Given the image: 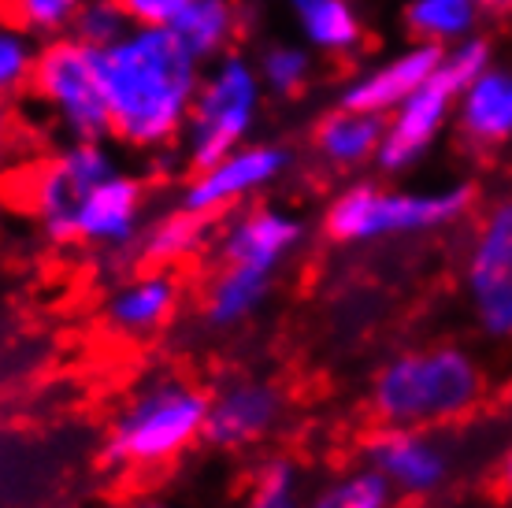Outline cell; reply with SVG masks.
Returning a JSON list of instances; mask_svg holds the SVG:
<instances>
[{
	"instance_id": "cell-16",
	"label": "cell",
	"mask_w": 512,
	"mask_h": 508,
	"mask_svg": "<svg viewBox=\"0 0 512 508\" xmlns=\"http://www.w3.org/2000/svg\"><path fill=\"white\" fill-rule=\"evenodd\" d=\"M453 130L468 149L490 153L512 141V67L494 64L457 93Z\"/></svg>"
},
{
	"instance_id": "cell-1",
	"label": "cell",
	"mask_w": 512,
	"mask_h": 508,
	"mask_svg": "<svg viewBox=\"0 0 512 508\" xmlns=\"http://www.w3.org/2000/svg\"><path fill=\"white\" fill-rule=\"evenodd\" d=\"M205 64L171 26H130L101 49V86L112 141L134 153H164L182 141Z\"/></svg>"
},
{
	"instance_id": "cell-11",
	"label": "cell",
	"mask_w": 512,
	"mask_h": 508,
	"mask_svg": "<svg viewBox=\"0 0 512 508\" xmlns=\"http://www.w3.org/2000/svg\"><path fill=\"white\" fill-rule=\"evenodd\" d=\"M372 464L401 497H427L453 475V449L431 427H379L364 445Z\"/></svg>"
},
{
	"instance_id": "cell-17",
	"label": "cell",
	"mask_w": 512,
	"mask_h": 508,
	"mask_svg": "<svg viewBox=\"0 0 512 508\" xmlns=\"http://www.w3.org/2000/svg\"><path fill=\"white\" fill-rule=\"evenodd\" d=\"M182 286L179 275H171L167 267H145L127 282H119L104 301V319L108 327L130 338L160 331L167 319L179 312Z\"/></svg>"
},
{
	"instance_id": "cell-18",
	"label": "cell",
	"mask_w": 512,
	"mask_h": 508,
	"mask_svg": "<svg viewBox=\"0 0 512 508\" xmlns=\"http://www.w3.org/2000/svg\"><path fill=\"white\" fill-rule=\"evenodd\" d=\"M297 41L323 60H353L364 49V15L357 0H282Z\"/></svg>"
},
{
	"instance_id": "cell-29",
	"label": "cell",
	"mask_w": 512,
	"mask_h": 508,
	"mask_svg": "<svg viewBox=\"0 0 512 508\" xmlns=\"http://www.w3.org/2000/svg\"><path fill=\"white\" fill-rule=\"evenodd\" d=\"M242 508H301V494H297V471L290 464H268L256 475L253 490L242 501Z\"/></svg>"
},
{
	"instance_id": "cell-35",
	"label": "cell",
	"mask_w": 512,
	"mask_h": 508,
	"mask_svg": "<svg viewBox=\"0 0 512 508\" xmlns=\"http://www.w3.org/2000/svg\"><path fill=\"white\" fill-rule=\"evenodd\" d=\"M0 15H4V0H0Z\"/></svg>"
},
{
	"instance_id": "cell-14",
	"label": "cell",
	"mask_w": 512,
	"mask_h": 508,
	"mask_svg": "<svg viewBox=\"0 0 512 508\" xmlns=\"http://www.w3.org/2000/svg\"><path fill=\"white\" fill-rule=\"evenodd\" d=\"M286 401L282 390L264 379H238L223 386L205 420V442L212 449H249L260 445L275 427H279Z\"/></svg>"
},
{
	"instance_id": "cell-20",
	"label": "cell",
	"mask_w": 512,
	"mask_h": 508,
	"mask_svg": "<svg viewBox=\"0 0 512 508\" xmlns=\"http://www.w3.org/2000/svg\"><path fill=\"white\" fill-rule=\"evenodd\" d=\"M171 30L201 64H212L238 49V38L245 34V8L242 0H190Z\"/></svg>"
},
{
	"instance_id": "cell-8",
	"label": "cell",
	"mask_w": 512,
	"mask_h": 508,
	"mask_svg": "<svg viewBox=\"0 0 512 508\" xmlns=\"http://www.w3.org/2000/svg\"><path fill=\"white\" fill-rule=\"evenodd\" d=\"M116 153L104 141H64V149L45 156L30 178H26V204L45 230V238L56 245H71V223L86 193L119 171Z\"/></svg>"
},
{
	"instance_id": "cell-15",
	"label": "cell",
	"mask_w": 512,
	"mask_h": 508,
	"mask_svg": "<svg viewBox=\"0 0 512 508\" xmlns=\"http://www.w3.org/2000/svg\"><path fill=\"white\" fill-rule=\"evenodd\" d=\"M438 64H442V49L438 45L409 41L405 49L390 52L386 60L364 67L360 75L349 78L346 86H342V101L338 104L386 119L409 93H416L427 78L435 75Z\"/></svg>"
},
{
	"instance_id": "cell-32",
	"label": "cell",
	"mask_w": 512,
	"mask_h": 508,
	"mask_svg": "<svg viewBox=\"0 0 512 508\" xmlns=\"http://www.w3.org/2000/svg\"><path fill=\"white\" fill-rule=\"evenodd\" d=\"M498 483H501V490L512 497V445L505 449V457H501V464H498Z\"/></svg>"
},
{
	"instance_id": "cell-22",
	"label": "cell",
	"mask_w": 512,
	"mask_h": 508,
	"mask_svg": "<svg viewBox=\"0 0 512 508\" xmlns=\"http://www.w3.org/2000/svg\"><path fill=\"white\" fill-rule=\"evenodd\" d=\"M208 242V216H197L190 208H175L164 212L160 219H153L149 227H141L138 253L149 267H171L205 249Z\"/></svg>"
},
{
	"instance_id": "cell-25",
	"label": "cell",
	"mask_w": 512,
	"mask_h": 508,
	"mask_svg": "<svg viewBox=\"0 0 512 508\" xmlns=\"http://www.w3.org/2000/svg\"><path fill=\"white\" fill-rule=\"evenodd\" d=\"M397 490L364 460L357 468L338 471L316 490L308 508H394Z\"/></svg>"
},
{
	"instance_id": "cell-24",
	"label": "cell",
	"mask_w": 512,
	"mask_h": 508,
	"mask_svg": "<svg viewBox=\"0 0 512 508\" xmlns=\"http://www.w3.org/2000/svg\"><path fill=\"white\" fill-rule=\"evenodd\" d=\"M253 60L271 97H301L316 75V52L301 41H271Z\"/></svg>"
},
{
	"instance_id": "cell-9",
	"label": "cell",
	"mask_w": 512,
	"mask_h": 508,
	"mask_svg": "<svg viewBox=\"0 0 512 508\" xmlns=\"http://www.w3.org/2000/svg\"><path fill=\"white\" fill-rule=\"evenodd\" d=\"M294 164V156L279 141H245L227 156L190 171L179 204L197 216H223L268 193Z\"/></svg>"
},
{
	"instance_id": "cell-3",
	"label": "cell",
	"mask_w": 512,
	"mask_h": 508,
	"mask_svg": "<svg viewBox=\"0 0 512 508\" xmlns=\"http://www.w3.org/2000/svg\"><path fill=\"white\" fill-rule=\"evenodd\" d=\"M475 190L464 182L438 186V190H401L383 182H349L334 193L323 230L338 245H375L394 238H416L435 230L457 227L468 219Z\"/></svg>"
},
{
	"instance_id": "cell-23",
	"label": "cell",
	"mask_w": 512,
	"mask_h": 508,
	"mask_svg": "<svg viewBox=\"0 0 512 508\" xmlns=\"http://www.w3.org/2000/svg\"><path fill=\"white\" fill-rule=\"evenodd\" d=\"M483 12L475 0H405V30L412 41H427L449 49L457 41L479 34Z\"/></svg>"
},
{
	"instance_id": "cell-4",
	"label": "cell",
	"mask_w": 512,
	"mask_h": 508,
	"mask_svg": "<svg viewBox=\"0 0 512 508\" xmlns=\"http://www.w3.org/2000/svg\"><path fill=\"white\" fill-rule=\"evenodd\" d=\"M212 397L190 379H153L127 397L112 420L104 460L119 471H153L205 442Z\"/></svg>"
},
{
	"instance_id": "cell-33",
	"label": "cell",
	"mask_w": 512,
	"mask_h": 508,
	"mask_svg": "<svg viewBox=\"0 0 512 508\" xmlns=\"http://www.w3.org/2000/svg\"><path fill=\"white\" fill-rule=\"evenodd\" d=\"M483 15H512V0H475Z\"/></svg>"
},
{
	"instance_id": "cell-13",
	"label": "cell",
	"mask_w": 512,
	"mask_h": 508,
	"mask_svg": "<svg viewBox=\"0 0 512 508\" xmlns=\"http://www.w3.org/2000/svg\"><path fill=\"white\" fill-rule=\"evenodd\" d=\"M145 227V182L130 175L127 167L101 178L86 201L78 204L75 223H71V242L90 245V249H130L138 245Z\"/></svg>"
},
{
	"instance_id": "cell-10",
	"label": "cell",
	"mask_w": 512,
	"mask_h": 508,
	"mask_svg": "<svg viewBox=\"0 0 512 508\" xmlns=\"http://www.w3.org/2000/svg\"><path fill=\"white\" fill-rule=\"evenodd\" d=\"M461 89V82L446 75L442 64H438L435 75L383 119V145H379L375 167L383 175H405L416 164H423L431 156V149L442 141V134L453 127Z\"/></svg>"
},
{
	"instance_id": "cell-6",
	"label": "cell",
	"mask_w": 512,
	"mask_h": 508,
	"mask_svg": "<svg viewBox=\"0 0 512 508\" xmlns=\"http://www.w3.org/2000/svg\"><path fill=\"white\" fill-rule=\"evenodd\" d=\"M30 97L67 141H108L112 119L101 86V52L75 34L41 41Z\"/></svg>"
},
{
	"instance_id": "cell-5",
	"label": "cell",
	"mask_w": 512,
	"mask_h": 508,
	"mask_svg": "<svg viewBox=\"0 0 512 508\" xmlns=\"http://www.w3.org/2000/svg\"><path fill=\"white\" fill-rule=\"evenodd\" d=\"M264 97H268V89L260 82L253 56L234 49L205 64V75H201V86H197L190 119H186L179 141L182 164L197 171V167L227 156L245 141H253Z\"/></svg>"
},
{
	"instance_id": "cell-30",
	"label": "cell",
	"mask_w": 512,
	"mask_h": 508,
	"mask_svg": "<svg viewBox=\"0 0 512 508\" xmlns=\"http://www.w3.org/2000/svg\"><path fill=\"white\" fill-rule=\"evenodd\" d=\"M134 26H175L190 0H116Z\"/></svg>"
},
{
	"instance_id": "cell-26",
	"label": "cell",
	"mask_w": 512,
	"mask_h": 508,
	"mask_svg": "<svg viewBox=\"0 0 512 508\" xmlns=\"http://www.w3.org/2000/svg\"><path fill=\"white\" fill-rule=\"evenodd\" d=\"M41 41L12 23L8 15H0V104H12L15 97L30 93V78L38 64Z\"/></svg>"
},
{
	"instance_id": "cell-34",
	"label": "cell",
	"mask_w": 512,
	"mask_h": 508,
	"mask_svg": "<svg viewBox=\"0 0 512 508\" xmlns=\"http://www.w3.org/2000/svg\"><path fill=\"white\" fill-rule=\"evenodd\" d=\"M134 508H171V505H164V501H141V505H134Z\"/></svg>"
},
{
	"instance_id": "cell-28",
	"label": "cell",
	"mask_w": 512,
	"mask_h": 508,
	"mask_svg": "<svg viewBox=\"0 0 512 508\" xmlns=\"http://www.w3.org/2000/svg\"><path fill=\"white\" fill-rule=\"evenodd\" d=\"M130 26L134 23H130L127 12L119 8L116 0H86L75 26H71V34H75L78 41H86L90 49L101 52V49H108V45H116Z\"/></svg>"
},
{
	"instance_id": "cell-31",
	"label": "cell",
	"mask_w": 512,
	"mask_h": 508,
	"mask_svg": "<svg viewBox=\"0 0 512 508\" xmlns=\"http://www.w3.org/2000/svg\"><path fill=\"white\" fill-rule=\"evenodd\" d=\"M15 149V123H12V108L0 104V178L8 171V160H12Z\"/></svg>"
},
{
	"instance_id": "cell-12",
	"label": "cell",
	"mask_w": 512,
	"mask_h": 508,
	"mask_svg": "<svg viewBox=\"0 0 512 508\" xmlns=\"http://www.w3.org/2000/svg\"><path fill=\"white\" fill-rule=\"evenodd\" d=\"M305 219L279 204H249L234 208L216 238L219 264L253 267L264 275H279L282 264L305 245Z\"/></svg>"
},
{
	"instance_id": "cell-7",
	"label": "cell",
	"mask_w": 512,
	"mask_h": 508,
	"mask_svg": "<svg viewBox=\"0 0 512 508\" xmlns=\"http://www.w3.org/2000/svg\"><path fill=\"white\" fill-rule=\"evenodd\" d=\"M464 301L490 342H512V193L498 197L472 227L461 264Z\"/></svg>"
},
{
	"instance_id": "cell-2",
	"label": "cell",
	"mask_w": 512,
	"mask_h": 508,
	"mask_svg": "<svg viewBox=\"0 0 512 508\" xmlns=\"http://www.w3.org/2000/svg\"><path fill=\"white\" fill-rule=\"evenodd\" d=\"M487 394L483 364L461 345H427L390 356L375 371L368 408L383 427H449Z\"/></svg>"
},
{
	"instance_id": "cell-27",
	"label": "cell",
	"mask_w": 512,
	"mask_h": 508,
	"mask_svg": "<svg viewBox=\"0 0 512 508\" xmlns=\"http://www.w3.org/2000/svg\"><path fill=\"white\" fill-rule=\"evenodd\" d=\"M86 0H4V15L30 30L38 41H52L71 34Z\"/></svg>"
},
{
	"instance_id": "cell-19",
	"label": "cell",
	"mask_w": 512,
	"mask_h": 508,
	"mask_svg": "<svg viewBox=\"0 0 512 508\" xmlns=\"http://www.w3.org/2000/svg\"><path fill=\"white\" fill-rule=\"evenodd\" d=\"M383 145V115L357 112L338 104L334 112H327L312 130V149L323 164L338 171V175H353L375 164Z\"/></svg>"
},
{
	"instance_id": "cell-21",
	"label": "cell",
	"mask_w": 512,
	"mask_h": 508,
	"mask_svg": "<svg viewBox=\"0 0 512 508\" xmlns=\"http://www.w3.org/2000/svg\"><path fill=\"white\" fill-rule=\"evenodd\" d=\"M275 275L253 271V267L219 264L216 279L205 293V319L216 331H231L245 319H253L260 308L268 305Z\"/></svg>"
}]
</instances>
